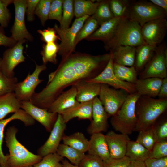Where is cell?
<instances>
[{
  "label": "cell",
  "mask_w": 167,
  "mask_h": 167,
  "mask_svg": "<svg viewBox=\"0 0 167 167\" xmlns=\"http://www.w3.org/2000/svg\"><path fill=\"white\" fill-rule=\"evenodd\" d=\"M79 81L68 56L62 59L58 68L49 74L46 87L40 92H35L30 101L38 107L48 109L66 88Z\"/></svg>",
  "instance_id": "cell-1"
},
{
  "label": "cell",
  "mask_w": 167,
  "mask_h": 167,
  "mask_svg": "<svg viewBox=\"0 0 167 167\" xmlns=\"http://www.w3.org/2000/svg\"><path fill=\"white\" fill-rule=\"evenodd\" d=\"M167 108V98L156 99L141 96L136 104V123L134 131L152 127Z\"/></svg>",
  "instance_id": "cell-2"
},
{
  "label": "cell",
  "mask_w": 167,
  "mask_h": 167,
  "mask_svg": "<svg viewBox=\"0 0 167 167\" xmlns=\"http://www.w3.org/2000/svg\"><path fill=\"white\" fill-rule=\"evenodd\" d=\"M141 28L139 24L130 19L125 12L113 37L105 44V49L111 51L120 46L136 47L145 43L142 36Z\"/></svg>",
  "instance_id": "cell-3"
},
{
  "label": "cell",
  "mask_w": 167,
  "mask_h": 167,
  "mask_svg": "<svg viewBox=\"0 0 167 167\" xmlns=\"http://www.w3.org/2000/svg\"><path fill=\"white\" fill-rule=\"evenodd\" d=\"M110 57V53L97 55L76 53L69 57L79 80H87L94 78L101 72Z\"/></svg>",
  "instance_id": "cell-4"
},
{
  "label": "cell",
  "mask_w": 167,
  "mask_h": 167,
  "mask_svg": "<svg viewBox=\"0 0 167 167\" xmlns=\"http://www.w3.org/2000/svg\"><path fill=\"white\" fill-rule=\"evenodd\" d=\"M18 129L14 126L8 128L5 133L6 145L9 150L7 155L8 167H28L40 161L42 157L30 152L17 139Z\"/></svg>",
  "instance_id": "cell-5"
},
{
  "label": "cell",
  "mask_w": 167,
  "mask_h": 167,
  "mask_svg": "<svg viewBox=\"0 0 167 167\" xmlns=\"http://www.w3.org/2000/svg\"><path fill=\"white\" fill-rule=\"evenodd\" d=\"M140 96L137 92L129 94L119 109L111 117L110 123L115 131L128 135L134 131L137 120L136 104Z\"/></svg>",
  "instance_id": "cell-6"
},
{
  "label": "cell",
  "mask_w": 167,
  "mask_h": 167,
  "mask_svg": "<svg viewBox=\"0 0 167 167\" xmlns=\"http://www.w3.org/2000/svg\"><path fill=\"white\" fill-rule=\"evenodd\" d=\"M130 19L142 26L150 21L166 18L167 12L149 0L130 1L125 12Z\"/></svg>",
  "instance_id": "cell-7"
},
{
  "label": "cell",
  "mask_w": 167,
  "mask_h": 167,
  "mask_svg": "<svg viewBox=\"0 0 167 167\" xmlns=\"http://www.w3.org/2000/svg\"><path fill=\"white\" fill-rule=\"evenodd\" d=\"M89 17V16L86 15L76 18L72 26L66 29H62L57 24H55L54 28L61 41L59 45L58 53L62 56V59L68 57L74 51L75 42L76 35Z\"/></svg>",
  "instance_id": "cell-8"
},
{
  "label": "cell",
  "mask_w": 167,
  "mask_h": 167,
  "mask_svg": "<svg viewBox=\"0 0 167 167\" xmlns=\"http://www.w3.org/2000/svg\"><path fill=\"white\" fill-rule=\"evenodd\" d=\"M167 48L162 42L157 46L150 60L140 72L139 78L156 77L164 79L167 77Z\"/></svg>",
  "instance_id": "cell-9"
},
{
  "label": "cell",
  "mask_w": 167,
  "mask_h": 167,
  "mask_svg": "<svg viewBox=\"0 0 167 167\" xmlns=\"http://www.w3.org/2000/svg\"><path fill=\"white\" fill-rule=\"evenodd\" d=\"M128 94L124 91L111 88L107 84H101L99 99L110 117L116 114Z\"/></svg>",
  "instance_id": "cell-10"
},
{
  "label": "cell",
  "mask_w": 167,
  "mask_h": 167,
  "mask_svg": "<svg viewBox=\"0 0 167 167\" xmlns=\"http://www.w3.org/2000/svg\"><path fill=\"white\" fill-rule=\"evenodd\" d=\"M110 53L109 60L104 69L96 77L85 81L89 83L107 84L114 89L124 91L129 94L136 92L135 84L122 81L115 74L113 56L111 53Z\"/></svg>",
  "instance_id": "cell-11"
},
{
  "label": "cell",
  "mask_w": 167,
  "mask_h": 167,
  "mask_svg": "<svg viewBox=\"0 0 167 167\" xmlns=\"http://www.w3.org/2000/svg\"><path fill=\"white\" fill-rule=\"evenodd\" d=\"M36 64V68L32 73L29 72L22 81L16 85L14 93L16 97L20 101H29L38 85L44 81L39 79L41 73L47 69L46 65Z\"/></svg>",
  "instance_id": "cell-12"
},
{
  "label": "cell",
  "mask_w": 167,
  "mask_h": 167,
  "mask_svg": "<svg viewBox=\"0 0 167 167\" xmlns=\"http://www.w3.org/2000/svg\"><path fill=\"white\" fill-rule=\"evenodd\" d=\"M141 33L145 42L157 46L161 43L167 32L166 18L154 19L141 26Z\"/></svg>",
  "instance_id": "cell-13"
},
{
  "label": "cell",
  "mask_w": 167,
  "mask_h": 167,
  "mask_svg": "<svg viewBox=\"0 0 167 167\" xmlns=\"http://www.w3.org/2000/svg\"><path fill=\"white\" fill-rule=\"evenodd\" d=\"M15 10V19L11 30V36L17 42L27 40L33 41L32 36L26 27L25 15L27 7L26 0H14Z\"/></svg>",
  "instance_id": "cell-14"
},
{
  "label": "cell",
  "mask_w": 167,
  "mask_h": 167,
  "mask_svg": "<svg viewBox=\"0 0 167 167\" xmlns=\"http://www.w3.org/2000/svg\"><path fill=\"white\" fill-rule=\"evenodd\" d=\"M26 40L17 42L13 47L5 51L0 65V71L6 76H14V69L19 64L25 61L26 58L23 54V44Z\"/></svg>",
  "instance_id": "cell-15"
},
{
  "label": "cell",
  "mask_w": 167,
  "mask_h": 167,
  "mask_svg": "<svg viewBox=\"0 0 167 167\" xmlns=\"http://www.w3.org/2000/svg\"><path fill=\"white\" fill-rule=\"evenodd\" d=\"M66 128V123L64 122L62 115L58 114L49 137L38 149L37 155L43 158L48 154L56 152Z\"/></svg>",
  "instance_id": "cell-16"
},
{
  "label": "cell",
  "mask_w": 167,
  "mask_h": 167,
  "mask_svg": "<svg viewBox=\"0 0 167 167\" xmlns=\"http://www.w3.org/2000/svg\"><path fill=\"white\" fill-rule=\"evenodd\" d=\"M21 108L34 120L41 124L48 132H50L57 120L58 114L49 112L32 104L30 101H21Z\"/></svg>",
  "instance_id": "cell-17"
},
{
  "label": "cell",
  "mask_w": 167,
  "mask_h": 167,
  "mask_svg": "<svg viewBox=\"0 0 167 167\" xmlns=\"http://www.w3.org/2000/svg\"><path fill=\"white\" fill-rule=\"evenodd\" d=\"M109 117L99 98L96 97L93 100L92 120L87 129L88 132L92 135L106 131Z\"/></svg>",
  "instance_id": "cell-18"
},
{
  "label": "cell",
  "mask_w": 167,
  "mask_h": 167,
  "mask_svg": "<svg viewBox=\"0 0 167 167\" xmlns=\"http://www.w3.org/2000/svg\"><path fill=\"white\" fill-rule=\"evenodd\" d=\"M105 136L110 158L119 159L125 156L127 144L130 140L128 135L110 131Z\"/></svg>",
  "instance_id": "cell-19"
},
{
  "label": "cell",
  "mask_w": 167,
  "mask_h": 167,
  "mask_svg": "<svg viewBox=\"0 0 167 167\" xmlns=\"http://www.w3.org/2000/svg\"><path fill=\"white\" fill-rule=\"evenodd\" d=\"M75 86H72L67 90L63 92L52 102L48 109L49 112L62 114L66 110L78 104L76 99Z\"/></svg>",
  "instance_id": "cell-20"
},
{
  "label": "cell",
  "mask_w": 167,
  "mask_h": 167,
  "mask_svg": "<svg viewBox=\"0 0 167 167\" xmlns=\"http://www.w3.org/2000/svg\"><path fill=\"white\" fill-rule=\"evenodd\" d=\"M22 122L26 126L33 125L35 120L22 109H20L9 118L0 120V166H7V155H5L2 151V144L4 138V132L6 126L10 122L15 120Z\"/></svg>",
  "instance_id": "cell-21"
},
{
  "label": "cell",
  "mask_w": 167,
  "mask_h": 167,
  "mask_svg": "<svg viewBox=\"0 0 167 167\" xmlns=\"http://www.w3.org/2000/svg\"><path fill=\"white\" fill-rule=\"evenodd\" d=\"M121 17H114L103 23L86 39L89 41L101 40L105 44L114 35Z\"/></svg>",
  "instance_id": "cell-22"
},
{
  "label": "cell",
  "mask_w": 167,
  "mask_h": 167,
  "mask_svg": "<svg viewBox=\"0 0 167 167\" xmlns=\"http://www.w3.org/2000/svg\"><path fill=\"white\" fill-rule=\"evenodd\" d=\"M91 135L89 140L88 154L97 156L104 161L109 160L111 158L105 135L101 133Z\"/></svg>",
  "instance_id": "cell-23"
},
{
  "label": "cell",
  "mask_w": 167,
  "mask_h": 167,
  "mask_svg": "<svg viewBox=\"0 0 167 167\" xmlns=\"http://www.w3.org/2000/svg\"><path fill=\"white\" fill-rule=\"evenodd\" d=\"M101 84L91 83L84 80L74 84L77 91L76 99L79 103H84L93 100L100 94Z\"/></svg>",
  "instance_id": "cell-24"
},
{
  "label": "cell",
  "mask_w": 167,
  "mask_h": 167,
  "mask_svg": "<svg viewBox=\"0 0 167 167\" xmlns=\"http://www.w3.org/2000/svg\"><path fill=\"white\" fill-rule=\"evenodd\" d=\"M162 79L156 77L139 79L135 84L136 92L141 96L155 98L158 96Z\"/></svg>",
  "instance_id": "cell-25"
},
{
  "label": "cell",
  "mask_w": 167,
  "mask_h": 167,
  "mask_svg": "<svg viewBox=\"0 0 167 167\" xmlns=\"http://www.w3.org/2000/svg\"><path fill=\"white\" fill-rule=\"evenodd\" d=\"M93 100L79 103L65 111L61 114L64 122L66 123L75 118L79 119H88L91 122Z\"/></svg>",
  "instance_id": "cell-26"
},
{
  "label": "cell",
  "mask_w": 167,
  "mask_h": 167,
  "mask_svg": "<svg viewBox=\"0 0 167 167\" xmlns=\"http://www.w3.org/2000/svg\"><path fill=\"white\" fill-rule=\"evenodd\" d=\"M136 47L129 46H119L111 53L113 62L128 67L134 66L135 55Z\"/></svg>",
  "instance_id": "cell-27"
},
{
  "label": "cell",
  "mask_w": 167,
  "mask_h": 167,
  "mask_svg": "<svg viewBox=\"0 0 167 167\" xmlns=\"http://www.w3.org/2000/svg\"><path fill=\"white\" fill-rule=\"evenodd\" d=\"M157 46L146 43L136 47L134 65L138 72H141L152 58Z\"/></svg>",
  "instance_id": "cell-28"
},
{
  "label": "cell",
  "mask_w": 167,
  "mask_h": 167,
  "mask_svg": "<svg viewBox=\"0 0 167 167\" xmlns=\"http://www.w3.org/2000/svg\"><path fill=\"white\" fill-rule=\"evenodd\" d=\"M20 108L21 101L16 97L14 92L0 96V120Z\"/></svg>",
  "instance_id": "cell-29"
},
{
  "label": "cell",
  "mask_w": 167,
  "mask_h": 167,
  "mask_svg": "<svg viewBox=\"0 0 167 167\" xmlns=\"http://www.w3.org/2000/svg\"><path fill=\"white\" fill-rule=\"evenodd\" d=\"M63 143L84 153L87 152L89 140L82 132H77L69 135H64L62 140Z\"/></svg>",
  "instance_id": "cell-30"
},
{
  "label": "cell",
  "mask_w": 167,
  "mask_h": 167,
  "mask_svg": "<svg viewBox=\"0 0 167 167\" xmlns=\"http://www.w3.org/2000/svg\"><path fill=\"white\" fill-rule=\"evenodd\" d=\"M150 151L136 141L130 140L128 143L125 156L131 161H144L149 158Z\"/></svg>",
  "instance_id": "cell-31"
},
{
  "label": "cell",
  "mask_w": 167,
  "mask_h": 167,
  "mask_svg": "<svg viewBox=\"0 0 167 167\" xmlns=\"http://www.w3.org/2000/svg\"><path fill=\"white\" fill-rule=\"evenodd\" d=\"M100 1L94 2L90 0H75L73 2L74 15L76 18L93 15Z\"/></svg>",
  "instance_id": "cell-32"
},
{
  "label": "cell",
  "mask_w": 167,
  "mask_h": 167,
  "mask_svg": "<svg viewBox=\"0 0 167 167\" xmlns=\"http://www.w3.org/2000/svg\"><path fill=\"white\" fill-rule=\"evenodd\" d=\"M113 69L116 75L122 81L135 84L138 79L137 71L134 66H126L113 62Z\"/></svg>",
  "instance_id": "cell-33"
},
{
  "label": "cell",
  "mask_w": 167,
  "mask_h": 167,
  "mask_svg": "<svg viewBox=\"0 0 167 167\" xmlns=\"http://www.w3.org/2000/svg\"><path fill=\"white\" fill-rule=\"evenodd\" d=\"M56 153L62 157L67 158L72 164L78 166L85 156V153L63 143L60 144Z\"/></svg>",
  "instance_id": "cell-34"
},
{
  "label": "cell",
  "mask_w": 167,
  "mask_h": 167,
  "mask_svg": "<svg viewBox=\"0 0 167 167\" xmlns=\"http://www.w3.org/2000/svg\"><path fill=\"white\" fill-rule=\"evenodd\" d=\"M110 1H100L95 14L92 16L97 21L99 26L114 17L110 8Z\"/></svg>",
  "instance_id": "cell-35"
},
{
  "label": "cell",
  "mask_w": 167,
  "mask_h": 167,
  "mask_svg": "<svg viewBox=\"0 0 167 167\" xmlns=\"http://www.w3.org/2000/svg\"><path fill=\"white\" fill-rule=\"evenodd\" d=\"M59 50V45L55 42H50L44 44L41 52L43 64L46 65L48 62L57 64V54Z\"/></svg>",
  "instance_id": "cell-36"
},
{
  "label": "cell",
  "mask_w": 167,
  "mask_h": 167,
  "mask_svg": "<svg viewBox=\"0 0 167 167\" xmlns=\"http://www.w3.org/2000/svg\"><path fill=\"white\" fill-rule=\"evenodd\" d=\"M99 27L96 20L92 16L89 17L76 35L75 42V47L79 42L90 36Z\"/></svg>",
  "instance_id": "cell-37"
},
{
  "label": "cell",
  "mask_w": 167,
  "mask_h": 167,
  "mask_svg": "<svg viewBox=\"0 0 167 167\" xmlns=\"http://www.w3.org/2000/svg\"><path fill=\"white\" fill-rule=\"evenodd\" d=\"M136 141L150 151L156 142L153 126L147 129L139 131Z\"/></svg>",
  "instance_id": "cell-38"
},
{
  "label": "cell",
  "mask_w": 167,
  "mask_h": 167,
  "mask_svg": "<svg viewBox=\"0 0 167 167\" xmlns=\"http://www.w3.org/2000/svg\"><path fill=\"white\" fill-rule=\"evenodd\" d=\"M73 2L72 0H63L62 16L59 27L62 29L69 28L74 15Z\"/></svg>",
  "instance_id": "cell-39"
},
{
  "label": "cell",
  "mask_w": 167,
  "mask_h": 167,
  "mask_svg": "<svg viewBox=\"0 0 167 167\" xmlns=\"http://www.w3.org/2000/svg\"><path fill=\"white\" fill-rule=\"evenodd\" d=\"M18 81L17 77H7L0 71V96L14 92Z\"/></svg>",
  "instance_id": "cell-40"
},
{
  "label": "cell",
  "mask_w": 167,
  "mask_h": 167,
  "mask_svg": "<svg viewBox=\"0 0 167 167\" xmlns=\"http://www.w3.org/2000/svg\"><path fill=\"white\" fill-rule=\"evenodd\" d=\"M64 158L56 152L48 154L31 167H63L61 163Z\"/></svg>",
  "instance_id": "cell-41"
},
{
  "label": "cell",
  "mask_w": 167,
  "mask_h": 167,
  "mask_svg": "<svg viewBox=\"0 0 167 167\" xmlns=\"http://www.w3.org/2000/svg\"><path fill=\"white\" fill-rule=\"evenodd\" d=\"M52 0H40L36 7L35 15L39 18L42 25L44 26L49 19L50 5Z\"/></svg>",
  "instance_id": "cell-42"
},
{
  "label": "cell",
  "mask_w": 167,
  "mask_h": 167,
  "mask_svg": "<svg viewBox=\"0 0 167 167\" xmlns=\"http://www.w3.org/2000/svg\"><path fill=\"white\" fill-rule=\"evenodd\" d=\"M130 1L127 0H110V7L114 16H122L125 13Z\"/></svg>",
  "instance_id": "cell-43"
},
{
  "label": "cell",
  "mask_w": 167,
  "mask_h": 167,
  "mask_svg": "<svg viewBox=\"0 0 167 167\" xmlns=\"http://www.w3.org/2000/svg\"><path fill=\"white\" fill-rule=\"evenodd\" d=\"M14 0H0V24L3 28L7 27L11 18V14L7 7L13 3Z\"/></svg>",
  "instance_id": "cell-44"
},
{
  "label": "cell",
  "mask_w": 167,
  "mask_h": 167,
  "mask_svg": "<svg viewBox=\"0 0 167 167\" xmlns=\"http://www.w3.org/2000/svg\"><path fill=\"white\" fill-rule=\"evenodd\" d=\"M63 0H52L49 15V19L60 22L62 14Z\"/></svg>",
  "instance_id": "cell-45"
},
{
  "label": "cell",
  "mask_w": 167,
  "mask_h": 167,
  "mask_svg": "<svg viewBox=\"0 0 167 167\" xmlns=\"http://www.w3.org/2000/svg\"><path fill=\"white\" fill-rule=\"evenodd\" d=\"M167 157V140L156 142L150 151L149 158H159Z\"/></svg>",
  "instance_id": "cell-46"
},
{
  "label": "cell",
  "mask_w": 167,
  "mask_h": 167,
  "mask_svg": "<svg viewBox=\"0 0 167 167\" xmlns=\"http://www.w3.org/2000/svg\"><path fill=\"white\" fill-rule=\"evenodd\" d=\"M79 167H104L103 161L99 157L89 154L85 155Z\"/></svg>",
  "instance_id": "cell-47"
},
{
  "label": "cell",
  "mask_w": 167,
  "mask_h": 167,
  "mask_svg": "<svg viewBox=\"0 0 167 167\" xmlns=\"http://www.w3.org/2000/svg\"><path fill=\"white\" fill-rule=\"evenodd\" d=\"M156 142L167 140V121L165 119L157 125L153 126Z\"/></svg>",
  "instance_id": "cell-48"
},
{
  "label": "cell",
  "mask_w": 167,
  "mask_h": 167,
  "mask_svg": "<svg viewBox=\"0 0 167 167\" xmlns=\"http://www.w3.org/2000/svg\"><path fill=\"white\" fill-rule=\"evenodd\" d=\"M37 32L41 36V39L43 41L46 43L55 42L58 39H60L54 28H48L43 30H38Z\"/></svg>",
  "instance_id": "cell-49"
},
{
  "label": "cell",
  "mask_w": 167,
  "mask_h": 167,
  "mask_svg": "<svg viewBox=\"0 0 167 167\" xmlns=\"http://www.w3.org/2000/svg\"><path fill=\"white\" fill-rule=\"evenodd\" d=\"M130 160L126 156L119 159L110 158L107 161H104V167H128Z\"/></svg>",
  "instance_id": "cell-50"
},
{
  "label": "cell",
  "mask_w": 167,
  "mask_h": 167,
  "mask_svg": "<svg viewBox=\"0 0 167 167\" xmlns=\"http://www.w3.org/2000/svg\"><path fill=\"white\" fill-rule=\"evenodd\" d=\"M39 0H26L27 7L26 13L28 21L32 22L34 20L35 10Z\"/></svg>",
  "instance_id": "cell-51"
},
{
  "label": "cell",
  "mask_w": 167,
  "mask_h": 167,
  "mask_svg": "<svg viewBox=\"0 0 167 167\" xmlns=\"http://www.w3.org/2000/svg\"><path fill=\"white\" fill-rule=\"evenodd\" d=\"M144 162L146 167H167V157L159 158H148Z\"/></svg>",
  "instance_id": "cell-52"
},
{
  "label": "cell",
  "mask_w": 167,
  "mask_h": 167,
  "mask_svg": "<svg viewBox=\"0 0 167 167\" xmlns=\"http://www.w3.org/2000/svg\"><path fill=\"white\" fill-rule=\"evenodd\" d=\"M17 43L11 37H8L5 34L3 28L0 26V46L11 47Z\"/></svg>",
  "instance_id": "cell-53"
},
{
  "label": "cell",
  "mask_w": 167,
  "mask_h": 167,
  "mask_svg": "<svg viewBox=\"0 0 167 167\" xmlns=\"http://www.w3.org/2000/svg\"><path fill=\"white\" fill-rule=\"evenodd\" d=\"M159 98H167V77L163 79L158 95Z\"/></svg>",
  "instance_id": "cell-54"
},
{
  "label": "cell",
  "mask_w": 167,
  "mask_h": 167,
  "mask_svg": "<svg viewBox=\"0 0 167 167\" xmlns=\"http://www.w3.org/2000/svg\"><path fill=\"white\" fill-rule=\"evenodd\" d=\"M149 1L154 5L167 12V0H150Z\"/></svg>",
  "instance_id": "cell-55"
},
{
  "label": "cell",
  "mask_w": 167,
  "mask_h": 167,
  "mask_svg": "<svg viewBox=\"0 0 167 167\" xmlns=\"http://www.w3.org/2000/svg\"><path fill=\"white\" fill-rule=\"evenodd\" d=\"M128 167H146L144 161L133 160L131 161Z\"/></svg>",
  "instance_id": "cell-56"
},
{
  "label": "cell",
  "mask_w": 167,
  "mask_h": 167,
  "mask_svg": "<svg viewBox=\"0 0 167 167\" xmlns=\"http://www.w3.org/2000/svg\"><path fill=\"white\" fill-rule=\"evenodd\" d=\"M63 167H79L70 163L68 161L64 159L62 161Z\"/></svg>",
  "instance_id": "cell-57"
},
{
  "label": "cell",
  "mask_w": 167,
  "mask_h": 167,
  "mask_svg": "<svg viewBox=\"0 0 167 167\" xmlns=\"http://www.w3.org/2000/svg\"><path fill=\"white\" fill-rule=\"evenodd\" d=\"M1 61H2V58L0 57V65L1 63Z\"/></svg>",
  "instance_id": "cell-58"
},
{
  "label": "cell",
  "mask_w": 167,
  "mask_h": 167,
  "mask_svg": "<svg viewBox=\"0 0 167 167\" xmlns=\"http://www.w3.org/2000/svg\"><path fill=\"white\" fill-rule=\"evenodd\" d=\"M0 167H8V166L4 167L3 166H0Z\"/></svg>",
  "instance_id": "cell-59"
},
{
  "label": "cell",
  "mask_w": 167,
  "mask_h": 167,
  "mask_svg": "<svg viewBox=\"0 0 167 167\" xmlns=\"http://www.w3.org/2000/svg\"><path fill=\"white\" fill-rule=\"evenodd\" d=\"M31 167V166H30V167Z\"/></svg>",
  "instance_id": "cell-60"
}]
</instances>
